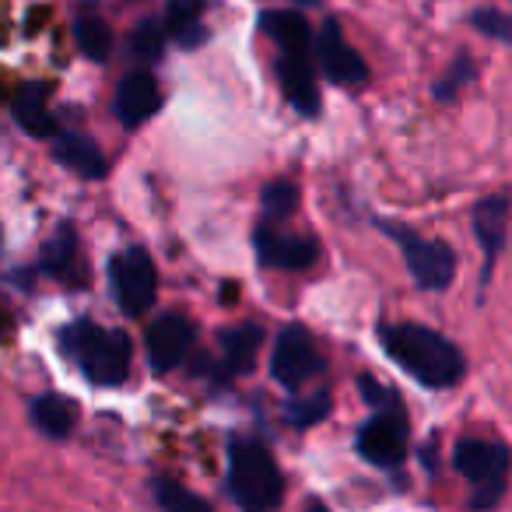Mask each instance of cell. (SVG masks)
<instances>
[{
	"instance_id": "obj_1",
	"label": "cell",
	"mask_w": 512,
	"mask_h": 512,
	"mask_svg": "<svg viewBox=\"0 0 512 512\" xmlns=\"http://www.w3.org/2000/svg\"><path fill=\"white\" fill-rule=\"evenodd\" d=\"M260 32L278 46V81L288 106L302 116L320 113V85H316V57H313V29L302 11L271 8L260 15Z\"/></svg>"
},
{
	"instance_id": "obj_2",
	"label": "cell",
	"mask_w": 512,
	"mask_h": 512,
	"mask_svg": "<svg viewBox=\"0 0 512 512\" xmlns=\"http://www.w3.org/2000/svg\"><path fill=\"white\" fill-rule=\"evenodd\" d=\"M379 344L397 369H404L414 383L425 390H449L463 379V351L439 330L418 327V323H383Z\"/></svg>"
},
{
	"instance_id": "obj_3",
	"label": "cell",
	"mask_w": 512,
	"mask_h": 512,
	"mask_svg": "<svg viewBox=\"0 0 512 512\" xmlns=\"http://www.w3.org/2000/svg\"><path fill=\"white\" fill-rule=\"evenodd\" d=\"M228 491L249 512L278 509L285 502V477L260 439L235 435L228 442Z\"/></svg>"
},
{
	"instance_id": "obj_4",
	"label": "cell",
	"mask_w": 512,
	"mask_h": 512,
	"mask_svg": "<svg viewBox=\"0 0 512 512\" xmlns=\"http://www.w3.org/2000/svg\"><path fill=\"white\" fill-rule=\"evenodd\" d=\"M64 351L81 365L95 386H120L130 376V337L123 330H106L99 323H74L64 330Z\"/></svg>"
},
{
	"instance_id": "obj_5",
	"label": "cell",
	"mask_w": 512,
	"mask_h": 512,
	"mask_svg": "<svg viewBox=\"0 0 512 512\" xmlns=\"http://www.w3.org/2000/svg\"><path fill=\"white\" fill-rule=\"evenodd\" d=\"M376 228L386 232L400 246V256H404L407 271L418 281V288H425V292H446V288L453 285L456 253L442 239H425V235H418L414 228L400 225V221H386V218H379Z\"/></svg>"
},
{
	"instance_id": "obj_6",
	"label": "cell",
	"mask_w": 512,
	"mask_h": 512,
	"mask_svg": "<svg viewBox=\"0 0 512 512\" xmlns=\"http://www.w3.org/2000/svg\"><path fill=\"white\" fill-rule=\"evenodd\" d=\"M453 463L470 484H474V509H491L502 498L509 481V449L491 439H460L453 449Z\"/></svg>"
},
{
	"instance_id": "obj_7",
	"label": "cell",
	"mask_w": 512,
	"mask_h": 512,
	"mask_svg": "<svg viewBox=\"0 0 512 512\" xmlns=\"http://www.w3.org/2000/svg\"><path fill=\"white\" fill-rule=\"evenodd\" d=\"M355 449L365 463L383 470H397L407 456V414L400 411L397 397L390 404L376 407L369 421L358 428Z\"/></svg>"
},
{
	"instance_id": "obj_8",
	"label": "cell",
	"mask_w": 512,
	"mask_h": 512,
	"mask_svg": "<svg viewBox=\"0 0 512 512\" xmlns=\"http://www.w3.org/2000/svg\"><path fill=\"white\" fill-rule=\"evenodd\" d=\"M109 281H113V295L127 316H144L155 306L158 271H155V260H151L141 246H130L113 256Z\"/></svg>"
},
{
	"instance_id": "obj_9",
	"label": "cell",
	"mask_w": 512,
	"mask_h": 512,
	"mask_svg": "<svg viewBox=\"0 0 512 512\" xmlns=\"http://www.w3.org/2000/svg\"><path fill=\"white\" fill-rule=\"evenodd\" d=\"M323 372V355L316 348L313 334L299 323L285 327L278 334V344L271 351V376L274 383H281L285 390H302L306 383H313Z\"/></svg>"
},
{
	"instance_id": "obj_10",
	"label": "cell",
	"mask_w": 512,
	"mask_h": 512,
	"mask_svg": "<svg viewBox=\"0 0 512 512\" xmlns=\"http://www.w3.org/2000/svg\"><path fill=\"white\" fill-rule=\"evenodd\" d=\"M253 249L267 271H309L320 260V242L313 235H281L271 221H260L253 232Z\"/></svg>"
},
{
	"instance_id": "obj_11",
	"label": "cell",
	"mask_w": 512,
	"mask_h": 512,
	"mask_svg": "<svg viewBox=\"0 0 512 512\" xmlns=\"http://www.w3.org/2000/svg\"><path fill=\"white\" fill-rule=\"evenodd\" d=\"M313 57L320 64L323 78L334 81L341 88H362L369 81V64L358 57L355 46H348V39L341 36L337 18H327L320 29V43L313 46Z\"/></svg>"
},
{
	"instance_id": "obj_12",
	"label": "cell",
	"mask_w": 512,
	"mask_h": 512,
	"mask_svg": "<svg viewBox=\"0 0 512 512\" xmlns=\"http://www.w3.org/2000/svg\"><path fill=\"white\" fill-rule=\"evenodd\" d=\"M193 337H197V327L186 320L183 313H165L158 316L148 327V362L155 372H172L193 348Z\"/></svg>"
},
{
	"instance_id": "obj_13",
	"label": "cell",
	"mask_w": 512,
	"mask_h": 512,
	"mask_svg": "<svg viewBox=\"0 0 512 512\" xmlns=\"http://www.w3.org/2000/svg\"><path fill=\"white\" fill-rule=\"evenodd\" d=\"M509 211H512V200L509 193H495V197H484L477 200L474 207V239L481 246V292L488 288L491 271H495V260L505 246V228H509Z\"/></svg>"
},
{
	"instance_id": "obj_14",
	"label": "cell",
	"mask_w": 512,
	"mask_h": 512,
	"mask_svg": "<svg viewBox=\"0 0 512 512\" xmlns=\"http://www.w3.org/2000/svg\"><path fill=\"white\" fill-rule=\"evenodd\" d=\"M158 109H162V88H158L155 74L134 71L120 81L116 99H113V113L123 127H141V123L151 120Z\"/></svg>"
},
{
	"instance_id": "obj_15",
	"label": "cell",
	"mask_w": 512,
	"mask_h": 512,
	"mask_svg": "<svg viewBox=\"0 0 512 512\" xmlns=\"http://www.w3.org/2000/svg\"><path fill=\"white\" fill-rule=\"evenodd\" d=\"M53 158L81 179H102L109 169L102 148L85 134H53Z\"/></svg>"
},
{
	"instance_id": "obj_16",
	"label": "cell",
	"mask_w": 512,
	"mask_h": 512,
	"mask_svg": "<svg viewBox=\"0 0 512 512\" xmlns=\"http://www.w3.org/2000/svg\"><path fill=\"white\" fill-rule=\"evenodd\" d=\"M43 271L53 278L67 281V285H85V267H81V249L78 235L71 225H64L43 249Z\"/></svg>"
},
{
	"instance_id": "obj_17",
	"label": "cell",
	"mask_w": 512,
	"mask_h": 512,
	"mask_svg": "<svg viewBox=\"0 0 512 512\" xmlns=\"http://www.w3.org/2000/svg\"><path fill=\"white\" fill-rule=\"evenodd\" d=\"M165 36L176 39L183 50H197L207 39L204 0H169L165 4Z\"/></svg>"
},
{
	"instance_id": "obj_18",
	"label": "cell",
	"mask_w": 512,
	"mask_h": 512,
	"mask_svg": "<svg viewBox=\"0 0 512 512\" xmlns=\"http://www.w3.org/2000/svg\"><path fill=\"white\" fill-rule=\"evenodd\" d=\"M264 344V334L256 323H242L235 330L221 334V369L225 376H242L256 365V351Z\"/></svg>"
},
{
	"instance_id": "obj_19",
	"label": "cell",
	"mask_w": 512,
	"mask_h": 512,
	"mask_svg": "<svg viewBox=\"0 0 512 512\" xmlns=\"http://www.w3.org/2000/svg\"><path fill=\"white\" fill-rule=\"evenodd\" d=\"M11 113H15L18 127L32 137H53L57 134V120H53L50 106H46V88L43 85H29L15 95L11 102Z\"/></svg>"
},
{
	"instance_id": "obj_20",
	"label": "cell",
	"mask_w": 512,
	"mask_h": 512,
	"mask_svg": "<svg viewBox=\"0 0 512 512\" xmlns=\"http://www.w3.org/2000/svg\"><path fill=\"white\" fill-rule=\"evenodd\" d=\"M32 421L50 439H67L74 432V425H78V407L67 397H60V393H43L32 404Z\"/></svg>"
},
{
	"instance_id": "obj_21",
	"label": "cell",
	"mask_w": 512,
	"mask_h": 512,
	"mask_svg": "<svg viewBox=\"0 0 512 512\" xmlns=\"http://www.w3.org/2000/svg\"><path fill=\"white\" fill-rule=\"evenodd\" d=\"M74 43H78V50L85 53L88 60L102 64V60L109 57V50H113V29H109L106 18L85 11V15L74 22Z\"/></svg>"
},
{
	"instance_id": "obj_22",
	"label": "cell",
	"mask_w": 512,
	"mask_h": 512,
	"mask_svg": "<svg viewBox=\"0 0 512 512\" xmlns=\"http://www.w3.org/2000/svg\"><path fill=\"white\" fill-rule=\"evenodd\" d=\"M295 207H299V186L292 179H274L260 193V211H264V221H271V225H281L285 218H292Z\"/></svg>"
},
{
	"instance_id": "obj_23",
	"label": "cell",
	"mask_w": 512,
	"mask_h": 512,
	"mask_svg": "<svg viewBox=\"0 0 512 512\" xmlns=\"http://www.w3.org/2000/svg\"><path fill=\"white\" fill-rule=\"evenodd\" d=\"M155 498L158 505H162L165 512H211V505H207V498L193 495V491H186L183 484L176 481H155Z\"/></svg>"
},
{
	"instance_id": "obj_24",
	"label": "cell",
	"mask_w": 512,
	"mask_h": 512,
	"mask_svg": "<svg viewBox=\"0 0 512 512\" xmlns=\"http://www.w3.org/2000/svg\"><path fill=\"white\" fill-rule=\"evenodd\" d=\"M165 50V29L158 22H141L134 29V36H130V53H134L141 64H155L158 57H162Z\"/></svg>"
},
{
	"instance_id": "obj_25",
	"label": "cell",
	"mask_w": 512,
	"mask_h": 512,
	"mask_svg": "<svg viewBox=\"0 0 512 512\" xmlns=\"http://www.w3.org/2000/svg\"><path fill=\"white\" fill-rule=\"evenodd\" d=\"M470 25H474L481 36L495 39V43L512 46V15L509 11H498V8H477L470 15Z\"/></svg>"
},
{
	"instance_id": "obj_26",
	"label": "cell",
	"mask_w": 512,
	"mask_h": 512,
	"mask_svg": "<svg viewBox=\"0 0 512 512\" xmlns=\"http://www.w3.org/2000/svg\"><path fill=\"white\" fill-rule=\"evenodd\" d=\"M330 414V393H313L306 400H292L285 411V418L292 421L295 428H313L316 421H323Z\"/></svg>"
},
{
	"instance_id": "obj_27",
	"label": "cell",
	"mask_w": 512,
	"mask_h": 512,
	"mask_svg": "<svg viewBox=\"0 0 512 512\" xmlns=\"http://www.w3.org/2000/svg\"><path fill=\"white\" fill-rule=\"evenodd\" d=\"M470 78H474V64H470V57H456L453 67L446 71V78H439L432 85V99L435 102H453L456 92H460Z\"/></svg>"
},
{
	"instance_id": "obj_28",
	"label": "cell",
	"mask_w": 512,
	"mask_h": 512,
	"mask_svg": "<svg viewBox=\"0 0 512 512\" xmlns=\"http://www.w3.org/2000/svg\"><path fill=\"white\" fill-rule=\"evenodd\" d=\"M358 390L365 393V400H369L372 407H383V404H390V400H393V393L386 390L383 383H376L372 376H362V379H358Z\"/></svg>"
},
{
	"instance_id": "obj_29",
	"label": "cell",
	"mask_w": 512,
	"mask_h": 512,
	"mask_svg": "<svg viewBox=\"0 0 512 512\" xmlns=\"http://www.w3.org/2000/svg\"><path fill=\"white\" fill-rule=\"evenodd\" d=\"M302 4H313V0H302Z\"/></svg>"
}]
</instances>
